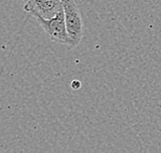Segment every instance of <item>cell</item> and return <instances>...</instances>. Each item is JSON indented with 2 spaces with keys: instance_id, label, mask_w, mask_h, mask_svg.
Returning a JSON list of instances; mask_svg holds the SVG:
<instances>
[{
  "instance_id": "obj_1",
  "label": "cell",
  "mask_w": 161,
  "mask_h": 153,
  "mask_svg": "<svg viewBox=\"0 0 161 153\" xmlns=\"http://www.w3.org/2000/svg\"><path fill=\"white\" fill-rule=\"evenodd\" d=\"M66 28L71 45L76 46L83 38V20L75 0H62Z\"/></svg>"
},
{
  "instance_id": "obj_2",
  "label": "cell",
  "mask_w": 161,
  "mask_h": 153,
  "mask_svg": "<svg viewBox=\"0 0 161 153\" xmlns=\"http://www.w3.org/2000/svg\"><path fill=\"white\" fill-rule=\"evenodd\" d=\"M46 34L55 42L71 45L70 37L68 35L66 22H65L64 10L61 9L56 16L51 19H37Z\"/></svg>"
},
{
  "instance_id": "obj_3",
  "label": "cell",
  "mask_w": 161,
  "mask_h": 153,
  "mask_svg": "<svg viewBox=\"0 0 161 153\" xmlns=\"http://www.w3.org/2000/svg\"><path fill=\"white\" fill-rule=\"evenodd\" d=\"M63 9L62 0H29L24 10L37 19H51Z\"/></svg>"
},
{
  "instance_id": "obj_4",
  "label": "cell",
  "mask_w": 161,
  "mask_h": 153,
  "mask_svg": "<svg viewBox=\"0 0 161 153\" xmlns=\"http://www.w3.org/2000/svg\"><path fill=\"white\" fill-rule=\"evenodd\" d=\"M71 87L74 89H79L80 87V82L78 81V80H75V81H72V83H71Z\"/></svg>"
},
{
  "instance_id": "obj_5",
  "label": "cell",
  "mask_w": 161,
  "mask_h": 153,
  "mask_svg": "<svg viewBox=\"0 0 161 153\" xmlns=\"http://www.w3.org/2000/svg\"><path fill=\"white\" fill-rule=\"evenodd\" d=\"M18 1H20L21 3H23V4H25L27 1H29V0H18Z\"/></svg>"
}]
</instances>
